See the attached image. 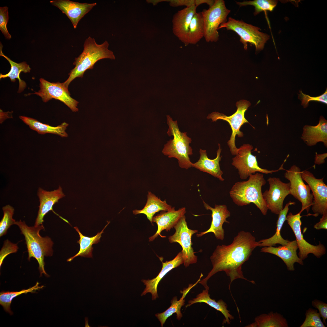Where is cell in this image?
Instances as JSON below:
<instances>
[{
  "label": "cell",
  "instance_id": "cell-25",
  "mask_svg": "<svg viewBox=\"0 0 327 327\" xmlns=\"http://www.w3.org/2000/svg\"><path fill=\"white\" fill-rule=\"evenodd\" d=\"M19 118L30 128L36 131L38 133L44 134H52L58 135L61 137H67L68 134L65 131L68 124L64 122L56 127L44 124L33 118L23 116H20Z\"/></svg>",
  "mask_w": 327,
  "mask_h": 327
},
{
  "label": "cell",
  "instance_id": "cell-2",
  "mask_svg": "<svg viewBox=\"0 0 327 327\" xmlns=\"http://www.w3.org/2000/svg\"><path fill=\"white\" fill-rule=\"evenodd\" d=\"M109 45L107 41L98 44L94 38L88 37L84 42L82 52L75 59L73 64L75 67L69 73L68 79L63 83L65 88H68L70 83L76 78L83 77L85 72L92 69L98 61L104 58L114 60L113 52L108 49Z\"/></svg>",
  "mask_w": 327,
  "mask_h": 327
},
{
  "label": "cell",
  "instance_id": "cell-1",
  "mask_svg": "<svg viewBox=\"0 0 327 327\" xmlns=\"http://www.w3.org/2000/svg\"><path fill=\"white\" fill-rule=\"evenodd\" d=\"M258 245V242L251 233L240 231L230 244L217 246L210 257L212 269L206 276L198 283L205 289L209 290L207 284L208 280L217 272L223 271L230 278L229 289L230 292L231 283L237 279H244L255 284L254 281L249 280L244 276L242 267Z\"/></svg>",
  "mask_w": 327,
  "mask_h": 327
},
{
  "label": "cell",
  "instance_id": "cell-29",
  "mask_svg": "<svg viewBox=\"0 0 327 327\" xmlns=\"http://www.w3.org/2000/svg\"><path fill=\"white\" fill-rule=\"evenodd\" d=\"M296 203L291 201L286 204L285 207L280 212L276 223V229L275 234L271 237L259 241L258 246H269L280 244L282 246L286 245L289 240L284 239L281 236L280 231L283 224L286 220V216L289 210V206L295 204Z\"/></svg>",
  "mask_w": 327,
  "mask_h": 327
},
{
  "label": "cell",
  "instance_id": "cell-35",
  "mask_svg": "<svg viewBox=\"0 0 327 327\" xmlns=\"http://www.w3.org/2000/svg\"><path fill=\"white\" fill-rule=\"evenodd\" d=\"M236 2L240 7L248 5L253 6L255 9L254 15L256 16L263 11H272L276 6L277 1L273 0H255Z\"/></svg>",
  "mask_w": 327,
  "mask_h": 327
},
{
  "label": "cell",
  "instance_id": "cell-14",
  "mask_svg": "<svg viewBox=\"0 0 327 327\" xmlns=\"http://www.w3.org/2000/svg\"><path fill=\"white\" fill-rule=\"evenodd\" d=\"M267 180L269 188L262 193L263 199L268 210L279 215L283 208L284 200L289 194L290 183L283 182L276 177H269Z\"/></svg>",
  "mask_w": 327,
  "mask_h": 327
},
{
  "label": "cell",
  "instance_id": "cell-10",
  "mask_svg": "<svg viewBox=\"0 0 327 327\" xmlns=\"http://www.w3.org/2000/svg\"><path fill=\"white\" fill-rule=\"evenodd\" d=\"M253 147L249 144H243L238 148V154L232 159V165L238 170L240 178L246 179L249 175L259 172L268 174L278 171L282 167L277 170H268L263 169L258 166L256 156L252 155L251 150Z\"/></svg>",
  "mask_w": 327,
  "mask_h": 327
},
{
  "label": "cell",
  "instance_id": "cell-33",
  "mask_svg": "<svg viewBox=\"0 0 327 327\" xmlns=\"http://www.w3.org/2000/svg\"><path fill=\"white\" fill-rule=\"evenodd\" d=\"M204 36L203 16L201 12H196L191 20L189 27L188 34V44H196Z\"/></svg>",
  "mask_w": 327,
  "mask_h": 327
},
{
  "label": "cell",
  "instance_id": "cell-5",
  "mask_svg": "<svg viewBox=\"0 0 327 327\" xmlns=\"http://www.w3.org/2000/svg\"><path fill=\"white\" fill-rule=\"evenodd\" d=\"M169 128L167 132L173 138L164 145L162 152L169 158H175L178 160L179 167L187 169L192 167V163L189 157L193 154L192 149L189 144L191 138L187 135V132H181L179 130L177 121H173L169 115L167 116Z\"/></svg>",
  "mask_w": 327,
  "mask_h": 327
},
{
  "label": "cell",
  "instance_id": "cell-4",
  "mask_svg": "<svg viewBox=\"0 0 327 327\" xmlns=\"http://www.w3.org/2000/svg\"><path fill=\"white\" fill-rule=\"evenodd\" d=\"M15 224L19 227L21 233L25 237L28 253V259L33 257L37 260L40 276L44 274L49 276L45 269V256H51L53 255L52 248L53 242L48 236L42 237L40 234L41 230L44 229L43 224L33 226H29L25 221L21 220L16 221Z\"/></svg>",
  "mask_w": 327,
  "mask_h": 327
},
{
  "label": "cell",
  "instance_id": "cell-24",
  "mask_svg": "<svg viewBox=\"0 0 327 327\" xmlns=\"http://www.w3.org/2000/svg\"><path fill=\"white\" fill-rule=\"evenodd\" d=\"M218 146L219 148L216 152L217 156L213 159H210L208 158L206 150L200 149V158L196 162L192 163V167L201 171L208 173L223 181L224 179L222 177L223 173L220 168L219 164L222 158V156H220L222 149L220 144H218Z\"/></svg>",
  "mask_w": 327,
  "mask_h": 327
},
{
  "label": "cell",
  "instance_id": "cell-6",
  "mask_svg": "<svg viewBox=\"0 0 327 327\" xmlns=\"http://www.w3.org/2000/svg\"><path fill=\"white\" fill-rule=\"evenodd\" d=\"M223 28L236 32L240 36V41L246 50L247 49L248 43H249L255 46L256 51H261L270 38L268 34L260 31L259 28L231 17L226 22L221 24L218 30Z\"/></svg>",
  "mask_w": 327,
  "mask_h": 327
},
{
  "label": "cell",
  "instance_id": "cell-41",
  "mask_svg": "<svg viewBox=\"0 0 327 327\" xmlns=\"http://www.w3.org/2000/svg\"><path fill=\"white\" fill-rule=\"evenodd\" d=\"M312 306L318 309L321 317L322 318L323 322L326 325V320L327 319V304L319 300L315 299L312 302Z\"/></svg>",
  "mask_w": 327,
  "mask_h": 327
},
{
  "label": "cell",
  "instance_id": "cell-28",
  "mask_svg": "<svg viewBox=\"0 0 327 327\" xmlns=\"http://www.w3.org/2000/svg\"><path fill=\"white\" fill-rule=\"evenodd\" d=\"M172 207L171 205L167 203L165 200L162 201L154 194L150 192H148L147 202L144 208L140 210H133V213L134 215L145 214L152 223V218L156 213L160 211H167L170 210Z\"/></svg>",
  "mask_w": 327,
  "mask_h": 327
},
{
  "label": "cell",
  "instance_id": "cell-19",
  "mask_svg": "<svg viewBox=\"0 0 327 327\" xmlns=\"http://www.w3.org/2000/svg\"><path fill=\"white\" fill-rule=\"evenodd\" d=\"M195 5L186 7L178 11L173 15L172 21L174 35L186 45H189L188 34L191 20L196 12Z\"/></svg>",
  "mask_w": 327,
  "mask_h": 327
},
{
  "label": "cell",
  "instance_id": "cell-7",
  "mask_svg": "<svg viewBox=\"0 0 327 327\" xmlns=\"http://www.w3.org/2000/svg\"><path fill=\"white\" fill-rule=\"evenodd\" d=\"M230 12L223 0H215L213 5L208 9H203L201 12L206 41L216 42L218 40V28L221 24L227 21V17Z\"/></svg>",
  "mask_w": 327,
  "mask_h": 327
},
{
  "label": "cell",
  "instance_id": "cell-17",
  "mask_svg": "<svg viewBox=\"0 0 327 327\" xmlns=\"http://www.w3.org/2000/svg\"><path fill=\"white\" fill-rule=\"evenodd\" d=\"M37 195L39 200L40 205L35 226H38L43 224L44 216L50 211H52L61 219L69 224L67 220L58 214L53 209L54 205L58 202L59 199L65 196L61 186H59L57 190L50 191L39 187Z\"/></svg>",
  "mask_w": 327,
  "mask_h": 327
},
{
  "label": "cell",
  "instance_id": "cell-31",
  "mask_svg": "<svg viewBox=\"0 0 327 327\" xmlns=\"http://www.w3.org/2000/svg\"><path fill=\"white\" fill-rule=\"evenodd\" d=\"M109 223V222L100 232L98 233L96 235L91 237H88L83 235L77 227H74V228L79 235V239L77 242L79 244L80 249L76 254L68 259L67 260V261L71 262L78 256L92 258V252L93 249L92 245L94 244L100 242L102 234L104 233V230Z\"/></svg>",
  "mask_w": 327,
  "mask_h": 327
},
{
  "label": "cell",
  "instance_id": "cell-9",
  "mask_svg": "<svg viewBox=\"0 0 327 327\" xmlns=\"http://www.w3.org/2000/svg\"><path fill=\"white\" fill-rule=\"evenodd\" d=\"M174 228L175 232L173 235L169 236V241L170 243H178L181 246L184 266L186 268L190 264L196 263L197 257L195 255L196 252L194 251L192 247L191 238L193 234L197 233L198 230L188 228L185 215L180 219Z\"/></svg>",
  "mask_w": 327,
  "mask_h": 327
},
{
  "label": "cell",
  "instance_id": "cell-36",
  "mask_svg": "<svg viewBox=\"0 0 327 327\" xmlns=\"http://www.w3.org/2000/svg\"><path fill=\"white\" fill-rule=\"evenodd\" d=\"M2 210L3 216L0 222V237L5 235L8 229L16 222L12 218L14 209L12 206L7 205L2 207Z\"/></svg>",
  "mask_w": 327,
  "mask_h": 327
},
{
  "label": "cell",
  "instance_id": "cell-15",
  "mask_svg": "<svg viewBox=\"0 0 327 327\" xmlns=\"http://www.w3.org/2000/svg\"><path fill=\"white\" fill-rule=\"evenodd\" d=\"M301 176L312 191L313 215L316 217L327 213V186L323 181L324 178L317 179L312 173L306 170L301 172Z\"/></svg>",
  "mask_w": 327,
  "mask_h": 327
},
{
  "label": "cell",
  "instance_id": "cell-46",
  "mask_svg": "<svg viewBox=\"0 0 327 327\" xmlns=\"http://www.w3.org/2000/svg\"><path fill=\"white\" fill-rule=\"evenodd\" d=\"M146 1L147 3H151L154 5L161 2H167V0H147Z\"/></svg>",
  "mask_w": 327,
  "mask_h": 327
},
{
  "label": "cell",
  "instance_id": "cell-3",
  "mask_svg": "<svg viewBox=\"0 0 327 327\" xmlns=\"http://www.w3.org/2000/svg\"><path fill=\"white\" fill-rule=\"evenodd\" d=\"M266 183L263 174L256 173L251 174L247 180L234 184L230 192V196L238 206L253 203L263 215H266L268 209L263 197L262 187Z\"/></svg>",
  "mask_w": 327,
  "mask_h": 327
},
{
  "label": "cell",
  "instance_id": "cell-42",
  "mask_svg": "<svg viewBox=\"0 0 327 327\" xmlns=\"http://www.w3.org/2000/svg\"><path fill=\"white\" fill-rule=\"evenodd\" d=\"M167 2L173 7L185 6L188 7L195 5V0H167Z\"/></svg>",
  "mask_w": 327,
  "mask_h": 327
},
{
  "label": "cell",
  "instance_id": "cell-21",
  "mask_svg": "<svg viewBox=\"0 0 327 327\" xmlns=\"http://www.w3.org/2000/svg\"><path fill=\"white\" fill-rule=\"evenodd\" d=\"M162 264V268L158 275L152 279L142 280V281L146 286V288L141 294L142 296L148 293L152 295V300L158 298L157 288L158 283L164 276L173 269L177 268L183 263V259L181 252H179L176 256L172 260L163 262L162 259L160 258Z\"/></svg>",
  "mask_w": 327,
  "mask_h": 327
},
{
  "label": "cell",
  "instance_id": "cell-43",
  "mask_svg": "<svg viewBox=\"0 0 327 327\" xmlns=\"http://www.w3.org/2000/svg\"><path fill=\"white\" fill-rule=\"evenodd\" d=\"M314 227L318 230L327 229V213L322 215V217L320 218V221L316 223L314 225Z\"/></svg>",
  "mask_w": 327,
  "mask_h": 327
},
{
  "label": "cell",
  "instance_id": "cell-13",
  "mask_svg": "<svg viewBox=\"0 0 327 327\" xmlns=\"http://www.w3.org/2000/svg\"><path fill=\"white\" fill-rule=\"evenodd\" d=\"M301 212L295 215L290 212L286 216V220L293 230L296 237L299 252L298 256L302 260L306 258L308 255L312 253L317 258H319L326 253V248L320 243L314 245L308 242L303 238L301 231L302 222Z\"/></svg>",
  "mask_w": 327,
  "mask_h": 327
},
{
  "label": "cell",
  "instance_id": "cell-26",
  "mask_svg": "<svg viewBox=\"0 0 327 327\" xmlns=\"http://www.w3.org/2000/svg\"><path fill=\"white\" fill-rule=\"evenodd\" d=\"M203 276V275L201 273L199 279L195 283L193 284H189L187 288L181 291L182 295L179 300H178L177 297H174L171 301V305L168 309L162 313L155 314V316L160 323L161 327H163L167 319L174 313L176 314L177 319L180 320L181 319L183 315L181 312V309L185 304V298L186 295L191 288L199 282Z\"/></svg>",
  "mask_w": 327,
  "mask_h": 327
},
{
  "label": "cell",
  "instance_id": "cell-11",
  "mask_svg": "<svg viewBox=\"0 0 327 327\" xmlns=\"http://www.w3.org/2000/svg\"><path fill=\"white\" fill-rule=\"evenodd\" d=\"M300 169L296 165H293L284 174V177L289 181V194L302 203L300 212L306 210L308 213L312 205L313 196L310 193L311 189L308 185L304 183L301 176Z\"/></svg>",
  "mask_w": 327,
  "mask_h": 327
},
{
  "label": "cell",
  "instance_id": "cell-37",
  "mask_svg": "<svg viewBox=\"0 0 327 327\" xmlns=\"http://www.w3.org/2000/svg\"><path fill=\"white\" fill-rule=\"evenodd\" d=\"M306 318L300 327H325L316 309L310 308L306 312Z\"/></svg>",
  "mask_w": 327,
  "mask_h": 327
},
{
  "label": "cell",
  "instance_id": "cell-44",
  "mask_svg": "<svg viewBox=\"0 0 327 327\" xmlns=\"http://www.w3.org/2000/svg\"><path fill=\"white\" fill-rule=\"evenodd\" d=\"M327 157V153L318 154L316 153L315 163L320 165L325 162V159Z\"/></svg>",
  "mask_w": 327,
  "mask_h": 327
},
{
  "label": "cell",
  "instance_id": "cell-12",
  "mask_svg": "<svg viewBox=\"0 0 327 327\" xmlns=\"http://www.w3.org/2000/svg\"><path fill=\"white\" fill-rule=\"evenodd\" d=\"M39 81L40 90L32 94L39 96L45 102L54 99L63 102L73 112L78 111L77 107L78 102L71 97L68 88L63 83L50 82L42 78Z\"/></svg>",
  "mask_w": 327,
  "mask_h": 327
},
{
  "label": "cell",
  "instance_id": "cell-40",
  "mask_svg": "<svg viewBox=\"0 0 327 327\" xmlns=\"http://www.w3.org/2000/svg\"><path fill=\"white\" fill-rule=\"evenodd\" d=\"M18 248L16 244L10 242L9 240H5L0 253V267L5 258L10 253H16Z\"/></svg>",
  "mask_w": 327,
  "mask_h": 327
},
{
  "label": "cell",
  "instance_id": "cell-45",
  "mask_svg": "<svg viewBox=\"0 0 327 327\" xmlns=\"http://www.w3.org/2000/svg\"><path fill=\"white\" fill-rule=\"evenodd\" d=\"M215 1L213 0H195V5L197 7L200 5L206 3L210 7L213 5Z\"/></svg>",
  "mask_w": 327,
  "mask_h": 327
},
{
  "label": "cell",
  "instance_id": "cell-18",
  "mask_svg": "<svg viewBox=\"0 0 327 327\" xmlns=\"http://www.w3.org/2000/svg\"><path fill=\"white\" fill-rule=\"evenodd\" d=\"M203 203L205 209L211 211L212 221L210 228L206 231L197 234V236L200 237L212 232L217 239L223 240L224 238V230L223 225L224 222L229 223L226 219L230 216V212L226 205H215L214 208H213L204 201Z\"/></svg>",
  "mask_w": 327,
  "mask_h": 327
},
{
  "label": "cell",
  "instance_id": "cell-38",
  "mask_svg": "<svg viewBox=\"0 0 327 327\" xmlns=\"http://www.w3.org/2000/svg\"><path fill=\"white\" fill-rule=\"evenodd\" d=\"M298 98L301 100V105L304 108L308 106L309 103L312 101L320 102L327 104V88L324 93L316 97H312L304 94L301 90L299 91V94H298Z\"/></svg>",
  "mask_w": 327,
  "mask_h": 327
},
{
  "label": "cell",
  "instance_id": "cell-27",
  "mask_svg": "<svg viewBox=\"0 0 327 327\" xmlns=\"http://www.w3.org/2000/svg\"><path fill=\"white\" fill-rule=\"evenodd\" d=\"M209 290L206 289L203 290L197 296L196 298L190 300L186 307L190 306L195 303H206L222 313L225 318L223 321L224 323L230 324V320L233 319L234 317L230 314V311L227 310L226 304L222 299H220L216 302L215 299H211L209 294Z\"/></svg>",
  "mask_w": 327,
  "mask_h": 327
},
{
  "label": "cell",
  "instance_id": "cell-22",
  "mask_svg": "<svg viewBox=\"0 0 327 327\" xmlns=\"http://www.w3.org/2000/svg\"><path fill=\"white\" fill-rule=\"evenodd\" d=\"M161 212L152 218V222L157 224L158 229L155 233L149 238V241H152L161 236V232L164 230L166 231L170 230L177 224L180 219L186 213V208L182 207L175 210V207L167 212Z\"/></svg>",
  "mask_w": 327,
  "mask_h": 327
},
{
  "label": "cell",
  "instance_id": "cell-32",
  "mask_svg": "<svg viewBox=\"0 0 327 327\" xmlns=\"http://www.w3.org/2000/svg\"><path fill=\"white\" fill-rule=\"evenodd\" d=\"M247 327H288L286 319L280 314L271 312L268 314H262L256 317L255 322Z\"/></svg>",
  "mask_w": 327,
  "mask_h": 327
},
{
  "label": "cell",
  "instance_id": "cell-34",
  "mask_svg": "<svg viewBox=\"0 0 327 327\" xmlns=\"http://www.w3.org/2000/svg\"><path fill=\"white\" fill-rule=\"evenodd\" d=\"M39 283L37 282L34 286L27 289H23L19 291L9 292L2 291L0 293V304L3 307L4 309L10 315L13 312L10 308V305L12 300L15 297L22 294H26L28 292L34 293L36 291L42 289L44 286H39Z\"/></svg>",
  "mask_w": 327,
  "mask_h": 327
},
{
  "label": "cell",
  "instance_id": "cell-20",
  "mask_svg": "<svg viewBox=\"0 0 327 327\" xmlns=\"http://www.w3.org/2000/svg\"><path fill=\"white\" fill-rule=\"evenodd\" d=\"M298 247L296 240L288 241L286 245L278 247L273 246H264L261 249V252L270 253L280 258L286 265L288 270H295L294 264L297 263L301 265H303V260L297 255V251Z\"/></svg>",
  "mask_w": 327,
  "mask_h": 327
},
{
  "label": "cell",
  "instance_id": "cell-23",
  "mask_svg": "<svg viewBox=\"0 0 327 327\" xmlns=\"http://www.w3.org/2000/svg\"><path fill=\"white\" fill-rule=\"evenodd\" d=\"M301 139L309 146L322 142L327 147V121L322 116L319 118V123L315 126L306 125L303 127Z\"/></svg>",
  "mask_w": 327,
  "mask_h": 327
},
{
  "label": "cell",
  "instance_id": "cell-39",
  "mask_svg": "<svg viewBox=\"0 0 327 327\" xmlns=\"http://www.w3.org/2000/svg\"><path fill=\"white\" fill-rule=\"evenodd\" d=\"M8 9L6 6L0 7V30L6 38L10 39L11 36L7 27L9 19Z\"/></svg>",
  "mask_w": 327,
  "mask_h": 327
},
{
  "label": "cell",
  "instance_id": "cell-8",
  "mask_svg": "<svg viewBox=\"0 0 327 327\" xmlns=\"http://www.w3.org/2000/svg\"><path fill=\"white\" fill-rule=\"evenodd\" d=\"M237 107L236 111L232 115L227 116L223 113L218 112H213L209 114L207 118L211 119L212 121H216L219 119L228 122L232 130L230 139L227 142V144L232 155H236L238 154V148L235 144V137H242L243 134L240 129L241 126L245 123L249 122L245 118L244 114L248 107L250 106V103L246 100H242L237 101L236 104Z\"/></svg>",
  "mask_w": 327,
  "mask_h": 327
},
{
  "label": "cell",
  "instance_id": "cell-16",
  "mask_svg": "<svg viewBox=\"0 0 327 327\" xmlns=\"http://www.w3.org/2000/svg\"><path fill=\"white\" fill-rule=\"evenodd\" d=\"M50 3L59 9L69 19L76 28L80 20L97 5V3H81L69 0H54Z\"/></svg>",
  "mask_w": 327,
  "mask_h": 327
},
{
  "label": "cell",
  "instance_id": "cell-30",
  "mask_svg": "<svg viewBox=\"0 0 327 327\" xmlns=\"http://www.w3.org/2000/svg\"><path fill=\"white\" fill-rule=\"evenodd\" d=\"M2 45L0 43V55L4 57L9 62L11 66V68L10 71L7 74H0V79L8 77L11 81L13 82H15L16 81V79H17L18 80L19 83L18 92L21 93L25 88L26 84L25 81L21 79L20 77V74L22 72L25 73L30 72L31 68L25 62L18 63L12 60L2 52Z\"/></svg>",
  "mask_w": 327,
  "mask_h": 327
}]
</instances>
